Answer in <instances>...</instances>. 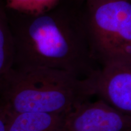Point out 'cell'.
I'll return each mask as SVG.
<instances>
[{
  "label": "cell",
  "mask_w": 131,
  "mask_h": 131,
  "mask_svg": "<svg viewBox=\"0 0 131 131\" xmlns=\"http://www.w3.org/2000/svg\"><path fill=\"white\" fill-rule=\"evenodd\" d=\"M61 1L38 15L6 9L14 42L12 69L51 68L80 78L91 77L98 69L88 40L84 3L78 7Z\"/></svg>",
  "instance_id": "obj_1"
},
{
  "label": "cell",
  "mask_w": 131,
  "mask_h": 131,
  "mask_svg": "<svg viewBox=\"0 0 131 131\" xmlns=\"http://www.w3.org/2000/svg\"><path fill=\"white\" fill-rule=\"evenodd\" d=\"M0 107L7 115H66L95 95L92 77L80 78L47 68L11 69L0 84Z\"/></svg>",
  "instance_id": "obj_2"
},
{
  "label": "cell",
  "mask_w": 131,
  "mask_h": 131,
  "mask_svg": "<svg viewBox=\"0 0 131 131\" xmlns=\"http://www.w3.org/2000/svg\"><path fill=\"white\" fill-rule=\"evenodd\" d=\"M84 11L95 61H131L130 0H84Z\"/></svg>",
  "instance_id": "obj_3"
},
{
  "label": "cell",
  "mask_w": 131,
  "mask_h": 131,
  "mask_svg": "<svg viewBox=\"0 0 131 131\" xmlns=\"http://www.w3.org/2000/svg\"><path fill=\"white\" fill-rule=\"evenodd\" d=\"M131 116L104 101H85L66 114L61 131H128Z\"/></svg>",
  "instance_id": "obj_4"
},
{
  "label": "cell",
  "mask_w": 131,
  "mask_h": 131,
  "mask_svg": "<svg viewBox=\"0 0 131 131\" xmlns=\"http://www.w3.org/2000/svg\"><path fill=\"white\" fill-rule=\"evenodd\" d=\"M95 95L116 110L131 116V61H115L92 75Z\"/></svg>",
  "instance_id": "obj_5"
},
{
  "label": "cell",
  "mask_w": 131,
  "mask_h": 131,
  "mask_svg": "<svg viewBox=\"0 0 131 131\" xmlns=\"http://www.w3.org/2000/svg\"><path fill=\"white\" fill-rule=\"evenodd\" d=\"M64 115L37 112L7 115L6 131H60Z\"/></svg>",
  "instance_id": "obj_6"
},
{
  "label": "cell",
  "mask_w": 131,
  "mask_h": 131,
  "mask_svg": "<svg viewBox=\"0 0 131 131\" xmlns=\"http://www.w3.org/2000/svg\"><path fill=\"white\" fill-rule=\"evenodd\" d=\"M14 42L5 5L0 0V84L14 61Z\"/></svg>",
  "instance_id": "obj_7"
},
{
  "label": "cell",
  "mask_w": 131,
  "mask_h": 131,
  "mask_svg": "<svg viewBox=\"0 0 131 131\" xmlns=\"http://www.w3.org/2000/svg\"><path fill=\"white\" fill-rule=\"evenodd\" d=\"M61 0H6V9L31 15H38L50 10Z\"/></svg>",
  "instance_id": "obj_8"
},
{
  "label": "cell",
  "mask_w": 131,
  "mask_h": 131,
  "mask_svg": "<svg viewBox=\"0 0 131 131\" xmlns=\"http://www.w3.org/2000/svg\"><path fill=\"white\" fill-rule=\"evenodd\" d=\"M7 122V115L0 107V131H6Z\"/></svg>",
  "instance_id": "obj_9"
},
{
  "label": "cell",
  "mask_w": 131,
  "mask_h": 131,
  "mask_svg": "<svg viewBox=\"0 0 131 131\" xmlns=\"http://www.w3.org/2000/svg\"><path fill=\"white\" fill-rule=\"evenodd\" d=\"M60 131H61V130H60Z\"/></svg>",
  "instance_id": "obj_10"
}]
</instances>
